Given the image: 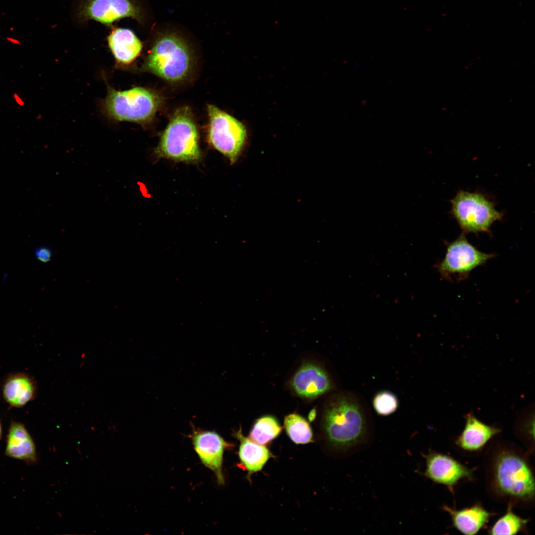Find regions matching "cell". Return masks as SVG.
Here are the masks:
<instances>
[{"instance_id": "cell-1", "label": "cell", "mask_w": 535, "mask_h": 535, "mask_svg": "<svg viewBox=\"0 0 535 535\" xmlns=\"http://www.w3.org/2000/svg\"><path fill=\"white\" fill-rule=\"evenodd\" d=\"M487 456V484L492 496L512 507L534 503L535 478L527 456L506 444H497Z\"/></svg>"}, {"instance_id": "cell-2", "label": "cell", "mask_w": 535, "mask_h": 535, "mask_svg": "<svg viewBox=\"0 0 535 535\" xmlns=\"http://www.w3.org/2000/svg\"><path fill=\"white\" fill-rule=\"evenodd\" d=\"M321 429L329 446L337 450L354 447L364 439L367 421L363 409L357 398L349 392L331 396L324 405Z\"/></svg>"}, {"instance_id": "cell-3", "label": "cell", "mask_w": 535, "mask_h": 535, "mask_svg": "<svg viewBox=\"0 0 535 535\" xmlns=\"http://www.w3.org/2000/svg\"><path fill=\"white\" fill-rule=\"evenodd\" d=\"M155 153L177 161L194 162L200 159L198 132L188 107L175 110L161 136Z\"/></svg>"}, {"instance_id": "cell-4", "label": "cell", "mask_w": 535, "mask_h": 535, "mask_svg": "<svg viewBox=\"0 0 535 535\" xmlns=\"http://www.w3.org/2000/svg\"><path fill=\"white\" fill-rule=\"evenodd\" d=\"M192 55L185 42L169 34L159 37L146 57L143 69L171 82L182 81L189 74Z\"/></svg>"}, {"instance_id": "cell-5", "label": "cell", "mask_w": 535, "mask_h": 535, "mask_svg": "<svg viewBox=\"0 0 535 535\" xmlns=\"http://www.w3.org/2000/svg\"><path fill=\"white\" fill-rule=\"evenodd\" d=\"M161 103L158 93L145 88L117 91L108 87L103 107L107 116L115 120L145 124L153 118Z\"/></svg>"}, {"instance_id": "cell-6", "label": "cell", "mask_w": 535, "mask_h": 535, "mask_svg": "<svg viewBox=\"0 0 535 535\" xmlns=\"http://www.w3.org/2000/svg\"><path fill=\"white\" fill-rule=\"evenodd\" d=\"M451 204L452 214L464 233L488 232L503 217L493 203L480 193L459 191Z\"/></svg>"}, {"instance_id": "cell-7", "label": "cell", "mask_w": 535, "mask_h": 535, "mask_svg": "<svg viewBox=\"0 0 535 535\" xmlns=\"http://www.w3.org/2000/svg\"><path fill=\"white\" fill-rule=\"evenodd\" d=\"M208 139L211 144L231 163L238 158L246 138L244 125L215 106L208 105Z\"/></svg>"}, {"instance_id": "cell-8", "label": "cell", "mask_w": 535, "mask_h": 535, "mask_svg": "<svg viewBox=\"0 0 535 535\" xmlns=\"http://www.w3.org/2000/svg\"><path fill=\"white\" fill-rule=\"evenodd\" d=\"M494 256L479 251L462 234L448 244L444 258L435 267L443 278L452 280L455 277L460 280L467 278L472 270Z\"/></svg>"}, {"instance_id": "cell-9", "label": "cell", "mask_w": 535, "mask_h": 535, "mask_svg": "<svg viewBox=\"0 0 535 535\" xmlns=\"http://www.w3.org/2000/svg\"><path fill=\"white\" fill-rule=\"evenodd\" d=\"M76 16L82 22L94 20L107 26L124 17L141 22L143 17L134 0H81Z\"/></svg>"}, {"instance_id": "cell-10", "label": "cell", "mask_w": 535, "mask_h": 535, "mask_svg": "<svg viewBox=\"0 0 535 535\" xmlns=\"http://www.w3.org/2000/svg\"><path fill=\"white\" fill-rule=\"evenodd\" d=\"M424 476L433 482L446 486L454 494V488L462 480H473L474 472L453 457L434 451L424 455Z\"/></svg>"}, {"instance_id": "cell-11", "label": "cell", "mask_w": 535, "mask_h": 535, "mask_svg": "<svg viewBox=\"0 0 535 535\" xmlns=\"http://www.w3.org/2000/svg\"><path fill=\"white\" fill-rule=\"evenodd\" d=\"M190 437L202 463L214 473L219 484H224L223 455L224 450L232 447L233 444L225 441L215 431L202 430L193 426Z\"/></svg>"}, {"instance_id": "cell-12", "label": "cell", "mask_w": 535, "mask_h": 535, "mask_svg": "<svg viewBox=\"0 0 535 535\" xmlns=\"http://www.w3.org/2000/svg\"><path fill=\"white\" fill-rule=\"evenodd\" d=\"M290 386L298 396L308 399L321 396L333 387L327 372L312 363H306L298 369L290 379Z\"/></svg>"}, {"instance_id": "cell-13", "label": "cell", "mask_w": 535, "mask_h": 535, "mask_svg": "<svg viewBox=\"0 0 535 535\" xmlns=\"http://www.w3.org/2000/svg\"><path fill=\"white\" fill-rule=\"evenodd\" d=\"M500 431L499 428L486 425L469 413L466 417L464 429L457 437L455 444L465 452H479Z\"/></svg>"}, {"instance_id": "cell-14", "label": "cell", "mask_w": 535, "mask_h": 535, "mask_svg": "<svg viewBox=\"0 0 535 535\" xmlns=\"http://www.w3.org/2000/svg\"><path fill=\"white\" fill-rule=\"evenodd\" d=\"M4 400L11 407L24 406L36 396L37 385L34 378L25 373L9 374L1 387Z\"/></svg>"}, {"instance_id": "cell-15", "label": "cell", "mask_w": 535, "mask_h": 535, "mask_svg": "<svg viewBox=\"0 0 535 535\" xmlns=\"http://www.w3.org/2000/svg\"><path fill=\"white\" fill-rule=\"evenodd\" d=\"M442 509L451 517L453 527L467 535L477 534L485 527L493 514L487 511L481 504L457 510L444 505Z\"/></svg>"}, {"instance_id": "cell-16", "label": "cell", "mask_w": 535, "mask_h": 535, "mask_svg": "<svg viewBox=\"0 0 535 535\" xmlns=\"http://www.w3.org/2000/svg\"><path fill=\"white\" fill-rule=\"evenodd\" d=\"M5 455L10 458L34 463L37 460L34 441L24 425L12 422L6 436Z\"/></svg>"}, {"instance_id": "cell-17", "label": "cell", "mask_w": 535, "mask_h": 535, "mask_svg": "<svg viewBox=\"0 0 535 535\" xmlns=\"http://www.w3.org/2000/svg\"><path fill=\"white\" fill-rule=\"evenodd\" d=\"M108 44L116 61L127 65L132 63L140 54L142 44L130 30L114 29L107 37Z\"/></svg>"}, {"instance_id": "cell-18", "label": "cell", "mask_w": 535, "mask_h": 535, "mask_svg": "<svg viewBox=\"0 0 535 535\" xmlns=\"http://www.w3.org/2000/svg\"><path fill=\"white\" fill-rule=\"evenodd\" d=\"M233 435L240 441L238 456L240 465L248 473V477L261 471L268 460L273 457L270 451L264 445L244 436L241 428L234 431Z\"/></svg>"}, {"instance_id": "cell-19", "label": "cell", "mask_w": 535, "mask_h": 535, "mask_svg": "<svg viewBox=\"0 0 535 535\" xmlns=\"http://www.w3.org/2000/svg\"><path fill=\"white\" fill-rule=\"evenodd\" d=\"M282 427L274 416L265 415L257 419L250 431L249 437L262 445L270 443L281 433Z\"/></svg>"}, {"instance_id": "cell-20", "label": "cell", "mask_w": 535, "mask_h": 535, "mask_svg": "<svg viewBox=\"0 0 535 535\" xmlns=\"http://www.w3.org/2000/svg\"><path fill=\"white\" fill-rule=\"evenodd\" d=\"M284 427L290 439L295 443L304 444L313 441V433L309 422L302 416L292 413L286 416Z\"/></svg>"}, {"instance_id": "cell-21", "label": "cell", "mask_w": 535, "mask_h": 535, "mask_svg": "<svg viewBox=\"0 0 535 535\" xmlns=\"http://www.w3.org/2000/svg\"><path fill=\"white\" fill-rule=\"evenodd\" d=\"M511 506L508 505L505 514L499 518L489 529V535H515L527 533V525L529 521L515 514Z\"/></svg>"}, {"instance_id": "cell-22", "label": "cell", "mask_w": 535, "mask_h": 535, "mask_svg": "<svg viewBox=\"0 0 535 535\" xmlns=\"http://www.w3.org/2000/svg\"><path fill=\"white\" fill-rule=\"evenodd\" d=\"M373 407L379 415L386 416L395 412L398 406L397 398L393 393L382 391L377 393L373 401Z\"/></svg>"}, {"instance_id": "cell-23", "label": "cell", "mask_w": 535, "mask_h": 535, "mask_svg": "<svg viewBox=\"0 0 535 535\" xmlns=\"http://www.w3.org/2000/svg\"><path fill=\"white\" fill-rule=\"evenodd\" d=\"M35 255L36 258L39 261L46 263L51 260L52 252L48 247L41 246L35 249Z\"/></svg>"}, {"instance_id": "cell-24", "label": "cell", "mask_w": 535, "mask_h": 535, "mask_svg": "<svg viewBox=\"0 0 535 535\" xmlns=\"http://www.w3.org/2000/svg\"><path fill=\"white\" fill-rule=\"evenodd\" d=\"M317 416V410L316 408L312 409L309 412L308 415V420L309 422H312L315 420Z\"/></svg>"}, {"instance_id": "cell-25", "label": "cell", "mask_w": 535, "mask_h": 535, "mask_svg": "<svg viewBox=\"0 0 535 535\" xmlns=\"http://www.w3.org/2000/svg\"><path fill=\"white\" fill-rule=\"evenodd\" d=\"M1 433H2L1 426V424H0V439L1 436Z\"/></svg>"}]
</instances>
